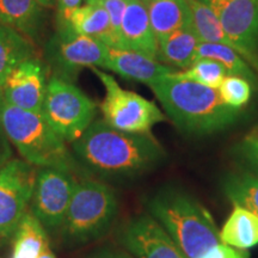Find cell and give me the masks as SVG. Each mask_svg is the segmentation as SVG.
<instances>
[{
  "instance_id": "30",
  "label": "cell",
  "mask_w": 258,
  "mask_h": 258,
  "mask_svg": "<svg viewBox=\"0 0 258 258\" xmlns=\"http://www.w3.org/2000/svg\"><path fill=\"white\" fill-rule=\"evenodd\" d=\"M83 0H56L57 10H59V22H63L74 9L82 5Z\"/></svg>"
},
{
  "instance_id": "4",
  "label": "cell",
  "mask_w": 258,
  "mask_h": 258,
  "mask_svg": "<svg viewBox=\"0 0 258 258\" xmlns=\"http://www.w3.org/2000/svg\"><path fill=\"white\" fill-rule=\"evenodd\" d=\"M150 211L186 258H202L220 243L212 215L188 195L160 192L150 202Z\"/></svg>"
},
{
  "instance_id": "24",
  "label": "cell",
  "mask_w": 258,
  "mask_h": 258,
  "mask_svg": "<svg viewBox=\"0 0 258 258\" xmlns=\"http://www.w3.org/2000/svg\"><path fill=\"white\" fill-rule=\"evenodd\" d=\"M225 191L234 206L258 217V176L251 173L232 176L226 182Z\"/></svg>"
},
{
  "instance_id": "28",
  "label": "cell",
  "mask_w": 258,
  "mask_h": 258,
  "mask_svg": "<svg viewBox=\"0 0 258 258\" xmlns=\"http://www.w3.org/2000/svg\"><path fill=\"white\" fill-rule=\"evenodd\" d=\"M240 153L258 175V139L250 135L240 145Z\"/></svg>"
},
{
  "instance_id": "11",
  "label": "cell",
  "mask_w": 258,
  "mask_h": 258,
  "mask_svg": "<svg viewBox=\"0 0 258 258\" xmlns=\"http://www.w3.org/2000/svg\"><path fill=\"white\" fill-rule=\"evenodd\" d=\"M80 178L72 172L51 167L37 171L30 212L44 228H60L66 217L74 188Z\"/></svg>"
},
{
  "instance_id": "20",
  "label": "cell",
  "mask_w": 258,
  "mask_h": 258,
  "mask_svg": "<svg viewBox=\"0 0 258 258\" xmlns=\"http://www.w3.org/2000/svg\"><path fill=\"white\" fill-rule=\"evenodd\" d=\"M36 56L35 43L14 29L0 24V88L15 67Z\"/></svg>"
},
{
  "instance_id": "6",
  "label": "cell",
  "mask_w": 258,
  "mask_h": 258,
  "mask_svg": "<svg viewBox=\"0 0 258 258\" xmlns=\"http://www.w3.org/2000/svg\"><path fill=\"white\" fill-rule=\"evenodd\" d=\"M97 104L72 82L53 76L48 82L42 115L67 143H74L95 121Z\"/></svg>"
},
{
  "instance_id": "23",
  "label": "cell",
  "mask_w": 258,
  "mask_h": 258,
  "mask_svg": "<svg viewBox=\"0 0 258 258\" xmlns=\"http://www.w3.org/2000/svg\"><path fill=\"white\" fill-rule=\"evenodd\" d=\"M196 56L198 59L207 57V59L218 61L224 66L227 76L241 77V78L246 79L251 85L257 86L258 78L254 70L233 48L226 47L224 44L200 42Z\"/></svg>"
},
{
  "instance_id": "18",
  "label": "cell",
  "mask_w": 258,
  "mask_h": 258,
  "mask_svg": "<svg viewBox=\"0 0 258 258\" xmlns=\"http://www.w3.org/2000/svg\"><path fill=\"white\" fill-rule=\"evenodd\" d=\"M158 43L173 31L191 25L186 0H145Z\"/></svg>"
},
{
  "instance_id": "25",
  "label": "cell",
  "mask_w": 258,
  "mask_h": 258,
  "mask_svg": "<svg viewBox=\"0 0 258 258\" xmlns=\"http://www.w3.org/2000/svg\"><path fill=\"white\" fill-rule=\"evenodd\" d=\"M227 76V72L221 63L218 61L207 59V57H200L196 59L189 69L184 71H176L173 77L178 79L190 80V82L202 84L209 88L218 89L222 80Z\"/></svg>"
},
{
  "instance_id": "15",
  "label": "cell",
  "mask_w": 258,
  "mask_h": 258,
  "mask_svg": "<svg viewBox=\"0 0 258 258\" xmlns=\"http://www.w3.org/2000/svg\"><path fill=\"white\" fill-rule=\"evenodd\" d=\"M105 69L125 79L137 80L146 85H151L161 77L169 76L176 71L137 51L120 48H109Z\"/></svg>"
},
{
  "instance_id": "14",
  "label": "cell",
  "mask_w": 258,
  "mask_h": 258,
  "mask_svg": "<svg viewBox=\"0 0 258 258\" xmlns=\"http://www.w3.org/2000/svg\"><path fill=\"white\" fill-rule=\"evenodd\" d=\"M116 48L127 49L158 60V40L148 17L145 0H127Z\"/></svg>"
},
{
  "instance_id": "7",
  "label": "cell",
  "mask_w": 258,
  "mask_h": 258,
  "mask_svg": "<svg viewBox=\"0 0 258 258\" xmlns=\"http://www.w3.org/2000/svg\"><path fill=\"white\" fill-rule=\"evenodd\" d=\"M92 71L105 89L104 101L101 104L103 120L112 128L128 133L148 134L157 123L166 121L156 103L123 90L110 74L96 67Z\"/></svg>"
},
{
  "instance_id": "34",
  "label": "cell",
  "mask_w": 258,
  "mask_h": 258,
  "mask_svg": "<svg viewBox=\"0 0 258 258\" xmlns=\"http://www.w3.org/2000/svg\"><path fill=\"white\" fill-rule=\"evenodd\" d=\"M37 2L40 3L44 9H47V8H53V6L55 5L56 0H37Z\"/></svg>"
},
{
  "instance_id": "32",
  "label": "cell",
  "mask_w": 258,
  "mask_h": 258,
  "mask_svg": "<svg viewBox=\"0 0 258 258\" xmlns=\"http://www.w3.org/2000/svg\"><path fill=\"white\" fill-rule=\"evenodd\" d=\"M89 258H135L133 254L121 250H102Z\"/></svg>"
},
{
  "instance_id": "5",
  "label": "cell",
  "mask_w": 258,
  "mask_h": 258,
  "mask_svg": "<svg viewBox=\"0 0 258 258\" xmlns=\"http://www.w3.org/2000/svg\"><path fill=\"white\" fill-rule=\"evenodd\" d=\"M116 213L117 201L110 186L90 177L80 178L60 228L64 239L86 244L109 230Z\"/></svg>"
},
{
  "instance_id": "26",
  "label": "cell",
  "mask_w": 258,
  "mask_h": 258,
  "mask_svg": "<svg viewBox=\"0 0 258 258\" xmlns=\"http://www.w3.org/2000/svg\"><path fill=\"white\" fill-rule=\"evenodd\" d=\"M218 90L226 104L231 108L240 109L250 101L252 85L241 77L226 76Z\"/></svg>"
},
{
  "instance_id": "8",
  "label": "cell",
  "mask_w": 258,
  "mask_h": 258,
  "mask_svg": "<svg viewBox=\"0 0 258 258\" xmlns=\"http://www.w3.org/2000/svg\"><path fill=\"white\" fill-rule=\"evenodd\" d=\"M109 48L101 41L77 34L66 23H59L46 46V57L54 76L73 82L86 67L105 69Z\"/></svg>"
},
{
  "instance_id": "27",
  "label": "cell",
  "mask_w": 258,
  "mask_h": 258,
  "mask_svg": "<svg viewBox=\"0 0 258 258\" xmlns=\"http://www.w3.org/2000/svg\"><path fill=\"white\" fill-rule=\"evenodd\" d=\"M86 3H95V4L101 5L108 12L109 18H110L112 34H114L115 37L114 48H116L118 37H120L122 18H123L125 6H127V0H86Z\"/></svg>"
},
{
  "instance_id": "1",
  "label": "cell",
  "mask_w": 258,
  "mask_h": 258,
  "mask_svg": "<svg viewBox=\"0 0 258 258\" xmlns=\"http://www.w3.org/2000/svg\"><path fill=\"white\" fill-rule=\"evenodd\" d=\"M72 148L84 169L102 177L139 175L159 164L165 156L164 148L151 133L122 132L104 120L93 121L72 143Z\"/></svg>"
},
{
  "instance_id": "17",
  "label": "cell",
  "mask_w": 258,
  "mask_h": 258,
  "mask_svg": "<svg viewBox=\"0 0 258 258\" xmlns=\"http://www.w3.org/2000/svg\"><path fill=\"white\" fill-rule=\"evenodd\" d=\"M59 23H66L77 34L101 41L110 48L115 47L110 18L101 5L95 3L80 5L74 9L63 22Z\"/></svg>"
},
{
  "instance_id": "16",
  "label": "cell",
  "mask_w": 258,
  "mask_h": 258,
  "mask_svg": "<svg viewBox=\"0 0 258 258\" xmlns=\"http://www.w3.org/2000/svg\"><path fill=\"white\" fill-rule=\"evenodd\" d=\"M43 9L37 0H0V24L14 29L36 44L46 23Z\"/></svg>"
},
{
  "instance_id": "22",
  "label": "cell",
  "mask_w": 258,
  "mask_h": 258,
  "mask_svg": "<svg viewBox=\"0 0 258 258\" xmlns=\"http://www.w3.org/2000/svg\"><path fill=\"white\" fill-rule=\"evenodd\" d=\"M12 241V258H37L49 244L46 228L31 212H28L22 219Z\"/></svg>"
},
{
  "instance_id": "21",
  "label": "cell",
  "mask_w": 258,
  "mask_h": 258,
  "mask_svg": "<svg viewBox=\"0 0 258 258\" xmlns=\"http://www.w3.org/2000/svg\"><path fill=\"white\" fill-rule=\"evenodd\" d=\"M220 241L235 249H250L258 244V217L234 206L233 212L222 226Z\"/></svg>"
},
{
  "instance_id": "35",
  "label": "cell",
  "mask_w": 258,
  "mask_h": 258,
  "mask_svg": "<svg viewBox=\"0 0 258 258\" xmlns=\"http://www.w3.org/2000/svg\"><path fill=\"white\" fill-rule=\"evenodd\" d=\"M3 101V89L0 88V102Z\"/></svg>"
},
{
  "instance_id": "19",
  "label": "cell",
  "mask_w": 258,
  "mask_h": 258,
  "mask_svg": "<svg viewBox=\"0 0 258 258\" xmlns=\"http://www.w3.org/2000/svg\"><path fill=\"white\" fill-rule=\"evenodd\" d=\"M200 41L191 25H186L173 31L164 40L159 41L158 60L165 66L186 70L198 59V46Z\"/></svg>"
},
{
  "instance_id": "12",
  "label": "cell",
  "mask_w": 258,
  "mask_h": 258,
  "mask_svg": "<svg viewBox=\"0 0 258 258\" xmlns=\"http://www.w3.org/2000/svg\"><path fill=\"white\" fill-rule=\"evenodd\" d=\"M47 67L36 56L12 70L3 85V99L24 110L42 112L47 92Z\"/></svg>"
},
{
  "instance_id": "36",
  "label": "cell",
  "mask_w": 258,
  "mask_h": 258,
  "mask_svg": "<svg viewBox=\"0 0 258 258\" xmlns=\"http://www.w3.org/2000/svg\"><path fill=\"white\" fill-rule=\"evenodd\" d=\"M252 137H254V138H257V139H258V132H257V133H254V134H252Z\"/></svg>"
},
{
  "instance_id": "31",
  "label": "cell",
  "mask_w": 258,
  "mask_h": 258,
  "mask_svg": "<svg viewBox=\"0 0 258 258\" xmlns=\"http://www.w3.org/2000/svg\"><path fill=\"white\" fill-rule=\"evenodd\" d=\"M12 159L11 148L9 146V139L6 138L4 132L0 128V171L8 165V163Z\"/></svg>"
},
{
  "instance_id": "33",
  "label": "cell",
  "mask_w": 258,
  "mask_h": 258,
  "mask_svg": "<svg viewBox=\"0 0 258 258\" xmlns=\"http://www.w3.org/2000/svg\"><path fill=\"white\" fill-rule=\"evenodd\" d=\"M37 258H56V256L54 254L53 251H51L49 244H48L47 246L41 251V253L38 254Z\"/></svg>"
},
{
  "instance_id": "9",
  "label": "cell",
  "mask_w": 258,
  "mask_h": 258,
  "mask_svg": "<svg viewBox=\"0 0 258 258\" xmlns=\"http://www.w3.org/2000/svg\"><path fill=\"white\" fill-rule=\"evenodd\" d=\"M38 167L12 158L0 171V247L12 240L28 213Z\"/></svg>"
},
{
  "instance_id": "2",
  "label": "cell",
  "mask_w": 258,
  "mask_h": 258,
  "mask_svg": "<svg viewBox=\"0 0 258 258\" xmlns=\"http://www.w3.org/2000/svg\"><path fill=\"white\" fill-rule=\"evenodd\" d=\"M173 73L148 86L177 127L192 134H211L237 120L239 109L226 104L218 89L178 79Z\"/></svg>"
},
{
  "instance_id": "3",
  "label": "cell",
  "mask_w": 258,
  "mask_h": 258,
  "mask_svg": "<svg viewBox=\"0 0 258 258\" xmlns=\"http://www.w3.org/2000/svg\"><path fill=\"white\" fill-rule=\"evenodd\" d=\"M0 128L22 158L42 169L51 167L74 173L79 178L91 175L66 146V141L51 128L42 112L0 102Z\"/></svg>"
},
{
  "instance_id": "29",
  "label": "cell",
  "mask_w": 258,
  "mask_h": 258,
  "mask_svg": "<svg viewBox=\"0 0 258 258\" xmlns=\"http://www.w3.org/2000/svg\"><path fill=\"white\" fill-rule=\"evenodd\" d=\"M250 254L244 250L233 249L230 245L219 243L212 247L202 258H249Z\"/></svg>"
},
{
  "instance_id": "13",
  "label": "cell",
  "mask_w": 258,
  "mask_h": 258,
  "mask_svg": "<svg viewBox=\"0 0 258 258\" xmlns=\"http://www.w3.org/2000/svg\"><path fill=\"white\" fill-rule=\"evenodd\" d=\"M121 240L135 258H186L163 226L148 215L128 222Z\"/></svg>"
},
{
  "instance_id": "10",
  "label": "cell",
  "mask_w": 258,
  "mask_h": 258,
  "mask_svg": "<svg viewBox=\"0 0 258 258\" xmlns=\"http://www.w3.org/2000/svg\"><path fill=\"white\" fill-rule=\"evenodd\" d=\"M214 12L234 49L258 71V0H200Z\"/></svg>"
}]
</instances>
